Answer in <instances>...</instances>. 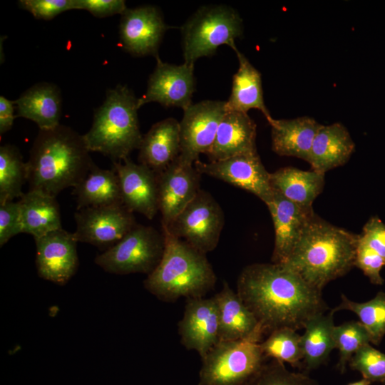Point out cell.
<instances>
[{
    "label": "cell",
    "instance_id": "cell-32",
    "mask_svg": "<svg viewBox=\"0 0 385 385\" xmlns=\"http://www.w3.org/2000/svg\"><path fill=\"white\" fill-rule=\"evenodd\" d=\"M340 304L331 312L349 310L355 313L359 322L368 332L370 341L379 344L385 335V293L379 292L371 300L359 303L349 299L342 294Z\"/></svg>",
    "mask_w": 385,
    "mask_h": 385
},
{
    "label": "cell",
    "instance_id": "cell-16",
    "mask_svg": "<svg viewBox=\"0 0 385 385\" xmlns=\"http://www.w3.org/2000/svg\"><path fill=\"white\" fill-rule=\"evenodd\" d=\"M34 240L38 276L60 285L66 284L78 267V242L74 233L61 228Z\"/></svg>",
    "mask_w": 385,
    "mask_h": 385
},
{
    "label": "cell",
    "instance_id": "cell-20",
    "mask_svg": "<svg viewBox=\"0 0 385 385\" xmlns=\"http://www.w3.org/2000/svg\"><path fill=\"white\" fill-rule=\"evenodd\" d=\"M212 297L218 308L219 341L260 342L264 335L261 326L227 282H225L222 289Z\"/></svg>",
    "mask_w": 385,
    "mask_h": 385
},
{
    "label": "cell",
    "instance_id": "cell-26",
    "mask_svg": "<svg viewBox=\"0 0 385 385\" xmlns=\"http://www.w3.org/2000/svg\"><path fill=\"white\" fill-rule=\"evenodd\" d=\"M17 116L34 121L39 130H49L60 125L61 96L54 84H35L15 101Z\"/></svg>",
    "mask_w": 385,
    "mask_h": 385
},
{
    "label": "cell",
    "instance_id": "cell-42",
    "mask_svg": "<svg viewBox=\"0 0 385 385\" xmlns=\"http://www.w3.org/2000/svg\"><path fill=\"white\" fill-rule=\"evenodd\" d=\"M15 101L0 96V134L9 131L14 123Z\"/></svg>",
    "mask_w": 385,
    "mask_h": 385
},
{
    "label": "cell",
    "instance_id": "cell-5",
    "mask_svg": "<svg viewBox=\"0 0 385 385\" xmlns=\"http://www.w3.org/2000/svg\"><path fill=\"white\" fill-rule=\"evenodd\" d=\"M139 108L138 98L126 86L108 90L104 102L95 111L91 128L83 135L88 150L102 153L113 162L128 158L143 138Z\"/></svg>",
    "mask_w": 385,
    "mask_h": 385
},
{
    "label": "cell",
    "instance_id": "cell-3",
    "mask_svg": "<svg viewBox=\"0 0 385 385\" xmlns=\"http://www.w3.org/2000/svg\"><path fill=\"white\" fill-rule=\"evenodd\" d=\"M359 235L335 226L317 214L281 265L314 289H322L354 267Z\"/></svg>",
    "mask_w": 385,
    "mask_h": 385
},
{
    "label": "cell",
    "instance_id": "cell-34",
    "mask_svg": "<svg viewBox=\"0 0 385 385\" xmlns=\"http://www.w3.org/2000/svg\"><path fill=\"white\" fill-rule=\"evenodd\" d=\"M333 336L335 348L339 351L338 367L343 373L352 356L361 346L371 342L370 337L361 323L355 321L334 326Z\"/></svg>",
    "mask_w": 385,
    "mask_h": 385
},
{
    "label": "cell",
    "instance_id": "cell-14",
    "mask_svg": "<svg viewBox=\"0 0 385 385\" xmlns=\"http://www.w3.org/2000/svg\"><path fill=\"white\" fill-rule=\"evenodd\" d=\"M160 10L152 5L126 9L121 14L119 34L122 48L134 56H158L165 31Z\"/></svg>",
    "mask_w": 385,
    "mask_h": 385
},
{
    "label": "cell",
    "instance_id": "cell-29",
    "mask_svg": "<svg viewBox=\"0 0 385 385\" xmlns=\"http://www.w3.org/2000/svg\"><path fill=\"white\" fill-rule=\"evenodd\" d=\"M22 232L34 239L62 228L59 205L56 197L29 190L19 201Z\"/></svg>",
    "mask_w": 385,
    "mask_h": 385
},
{
    "label": "cell",
    "instance_id": "cell-4",
    "mask_svg": "<svg viewBox=\"0 0 385 385\" xmlns=\"http://www.w3.org/2000/svg\"><path fill=\"white\" fill-rule=\"evenodd\" d=\"M165 240L163 257L143 282L157 298L173 302L181 297H202L215 285L217 277L206 255L162 226Z\"/></svg>",
    "mask_w": 385,
    "mask_h": 385
},
{
    "label": "cell",
    "instance_id": "cell-8",
    "mask_svg": "<svg viewBox=\"0 0 385 385\" xmlns=\"http://www.w3.org/2000/svg\"><path fill=\"white\" fill-rule=\"evenodd\" d=\"M165 240L151 226L136 225L117 243L97 255L95 263L115 274H150L159 264Z\"/></svg>",
    "mask_w": 385,
    "mask_h": 385
},
{
    "label": "cell",
    "instance_id": "cell-13",
    "mask_svg": "<svg viewBox=\"0 0 385 385\" xmlns=\"http://www.w3.org/2000/svg\"><path fill=\"white\" fill-rule=\"evenodd\" d=\"M156 66L149 76L145 94L138 98L140 108L145 103L157 102L164 107H178L183 111L192 103L195 91L194 65L183 63L175 65L156 57Z\"/></svg>",
    "mask_w": 385,
    "mask_h": 385
},
{
    "label": "cell",
    "instance_id": "cell-43",
    "mask_svg": "<svg viewBox=\"0 0 385 385\" xmlns=\"http://www.w3.org/2000/svg\"><path fill=\"white\" fill-rule=\"evenodd\" d=\"M371 383L370 381L363 378L361 380L349 383L348 385H370Z\"/></svg>",
    "mask_w": 385,
    "mask_h": 385
},
{
    "label": "cell",
    "instance_id": "cell-24",
    "mask_svg": "<svg viewBox=\"0 0 385 385\" xmlns=\"http://www.w3.org/2000/svg\"><path fill=\"white\" fill-rule=\"evenodd\" d=\"M269 124L272 149L276 154L307 162L314 138L322 124L309 116L273 119Z\"/></svg>",
    "mask_w": 385,
    "mask_h": 385
},
{
    "label": "cell",
    "instance_id": "cell-6",
    "mask_svg": "<svg viewBox=\"0 0 385 385\" xmlns=\"http://www.w3.org/2000/svg\"><path fill=\"white\" fill-rule=\"evenodd\" d=\"M242 34V19L235 9L225 4L202 6L181 26L184 62L194 65L222 45L232 48Z\"/></svg>",
    "mask_w": 385,
    "mask_h": 385
},
{
    "label": "cell",
    "instance_id": "cell-27",
    "mask_svg": "<svg viewBox=\"0 0 385 385\" xmlns=\"http://www.w3.org/2000/svg\"><path fill=\"white\" fill-rule=\"evenodd\" d=\"M77 210L87 207L123 205L118 175L93 163L86 177L73 188Z\"/></svg>",
    "mask_w": 385,
    "mask_h": 385
},
{
    "label": "cell",
    "instance_id": "cell-15",
    "mask_svg": "<svg viewBox=\"0 0 385 385\" xmlns=\"http://www.w3.org/2000/svg\"><path fill=\"white\" fill-rule=\"evenodd\" d=\"M193 165L178 156L157 174L162 226H169L200 190L201 174Z\"/></svg>",
    "mask_w": 385,
    "mask_h": 385
},
{
    "label": "cell",
    "instance_id": "cell-19",
    "mask_svg": "<svg viewBox=\"0 0 385 385\" xmlns=\"http://www.w3.org/2000/svg\"><path fill=\"white\" fill-rule=\"evenodd\" d=\"M178 333L181 344L202 358L219 342L218 308L214 298L188 299Z\"/></svg>",
    "mask_w": 385,
    "mask_h": 385
},
{
    "label": "cell",
    "instance_id": "cell-9",
    "mask_svg": "<svg viewBox=\"0 0 385 385\" xmlns=\"http://www.w3.org/2000/svg\"><path fill=\"white\" fill-rule=\"evenodd\" d=\"M224 223L220 205L209 192L200 189L173 222L163 227L206 255L216 248Z\"/></svg>",
    "mask_w": 385,
    "mask_h": 385
},
{
    "label": "cell",
    "instance_id": "cell-30",
    "mask_svg": "<svg viewBox=\"0 0 385 385\" xmlns=\"http://www.w3.org/2000/svg\"><path fill=\"white\" fill-rule=\"evenodd\" d=\"M333 314L331 312L315 315L304 325L301 348L307 369H316L324 363L335 348Z\"/></svg>",
    "mask_w": 385,
    "mask_h": 385
},
{
    "label": "cell",
    "instance_id": "cell-21",
    "mask_svg": "<svg viewBox=\"0 0 385 385\" xmlns=\"http://www.w3.org/2000/svg\"><path fill=\"white\" fill-rule=\"evenodd\" d=\"M257 125L247 113L226 111L214 143L206 154L210 161L257 151Z\"/></svg>",
    "mask_w": 385,
    "mask_h": 385
},
{
    "label": "cell",
    "instance_id": "cell-1",
    "mask_svg": "<svg viewBox=\"0 0 385 385\" xmlns=\"http://www.w3.org/2000/svg\"><path fill=\"white\" fill-rule=\"evenodd\" d=\"M237 293L264 334L283 327L304 329L312 317L328 309L320 291L281 264L247 265L238 277Z\"/></svg>",
    "mask_w": 385,
    "mask_h": 385
},
{
    "label": "cell",
    "instance_id": "cell-36",
    "mask_svg": "<svg viewBox=\"0 0 385 385\" xmlns=\"http://www.w3.org/2000/svg\"><path fill=\"white\" fill-rule=\"evenodd\" d=\"M350 367L371 382L385 383V354L369 344L361 346L351 358Z\"/></svg>",
    "mask_w": 385,
    "mask_h": 385
},
{
    "label": "cell",
    "instance_id": "cell-28",
    "mask_svg": "<svg viewBox=\"0 0 385 385\" xmlns=\"http://www.w3.org/2000/svg\"><path fill=\"white\" fill-rule=\"evenodd\" d=\"M324 174L314 170L284 167L270 173V183L274 190L289 200L301 206L312 207L324 189Z\"/></svg>",
    "mask_w": 385,
    "mask_h": 385
},
{
    "label": "cell",
    "instance_id": "cell-40",
    "mask_svg": "<svg viewBox=\"0 0 385 385\" xmlns=\"http://www.w3.org/2000/svg\"><path fill=\"white\" fill-rule=\"evenodd\" d=\"M359 239L385 260V224L378 217L367 221Z\"/></svg>",
    "mask_w": 385,
    "mask_h": 385
},
{
    "label": "cell",
    "instance_id": "cell-12",
    "mask_svg": "<svg viewBox=\"0 0 385 385\" xmlns=\"http://www.w3.org/2000/svg\"><path fill=\"white\" fill-rule=\"evenodd\" d=\"M74 217L77 241L106 250L136 225L133 212L123 205L83 208L77 210Z\"/></svg>",
    "mask_w": 385,
    "mask_h": 385
},
{
    "label": "cell",
    "instance_id": "cell-22",
    "mask_svg": "<svg viewBox=\"0 0 385 385\" xmlns=\"http://www.w3.org/2000/svg\"><path fill=\"white\" fill-rule=\"evenodd\" d=\"M139 163L162 172L180 155V125L173 118H168L152 125L138 148Z\"/></svg>",
    "mask_w": 385,
    "mask_h": 385
},
{
    "label": "cell",
    "instance_id": "cell-37",
    "mask_svg": "<svg viewBox=\"0 0 385 385\" xmlns=\"http://www.w3.org/2000/svg\"><path fill=\"white\" fill-rule=\"evenodd\" d=\"M385 260L359 239L356 250L354 267L359 268L374 284L381 285L384 279L380 274Z\"/></svg>",
    "mask_w": 385,
    "mask_h": 385
},
{
    "label": "cell",
    "instance_id": "cell-7",
    "mask_svg": "<svg viewBox=\"0 0 385 385\" xmlns=\"http://www.w3.org/2000/svg\"><path fill=\"white\" fill-rule=\"evenodd\" d=\"M265 359L258 342L219 341L202 358L198 385H245Z\"/></svg>",
    "mask_w": 385,
    "mask_h": 385
},
{
    "label": "cell",
    "instance_id": "cell-17",
    "mask_svg": "<svg viewBox=\"0 0 385 385\" xmlns=\"http://www.w3.org/2000/svg\"><path fill=\"white\" fill-rule=\"evenodd\" d=\"M274 228V245L272 262L282 264L299 241L306 227L316 214L313 207L297 205L273 189L266 204Z\"/></svg>",
    "mask_w": 385,
    "mask_h": 385
},
{
    "label": "cell",
    "instance_id": "cell-23",
    "mask_svg": "<svg viewBox=\"0 0 385 385\" xmlns=\"http://www.w3.org/2000/svg\"><path fill=\"white\" fill-rule=\"evenodd\" d=\"M354 149V142L342 123L321 125L314 138L307 162L312 170L325 173L344 165Z\"/></svg>",
    "mask_w": 385,
    "mask_h": 385
},
{
    "label": "cell",
    "instance_id": "cell-18",
    "mask_svg": "<svg viewBox=\"0 0 385 385\" xmlns=\"http://www.w3.org/2000/svg\"><path fill=\"white\" fill-rule=\"evenodd\" d=\"M113 168L118 177L123 205L153 220L159 211L157 174L129 158L113 162Z\"/></svg>",
    "mask_w": 385,
    "mask_h": 385
},
{
    "label": "cell",
    "instance_id": "cell-11",
    "mask_svg": "<svg viewBox=\"0 0 385 385\" xmlns=\"http://www.w3.org/2000/svg\"><path fill=\"white\" fill-rule=\"evenodd\" d=\"M180 125V157L192 163L210 150L220 121L226 112L225 101L205 100L185 109Z\"/></svg>",
    "mask_w": 385,
    "mask_h": 385
},
{
    "label": "cell",
    "instance_id": "cell-25",
    "mask_svg": "<svg viewBox=\"0 0 385 385\" xmlns=\"http://www.w3.org/2000/svg\"><path fill=\"white\" fill-rule=\"evenodd\" d=\"M232 48L236 53L239 66L232 77L230 96L225 101L226 111L247 113L250 109H257L270 123L274 118L264 101L261 73L237 49L236 45Z\"/></svg>",
    "mask_w": 385,
    "mask_h": 385
},
{
    "label": "cell",
    "instance_id": "cell-10",
    "mask_svg": "<svg viewBox=\"0 0 385 385\" xmlns=\"http://www.w3.org/2000/svg\"><path fill=\"white\" fill-rule=\"evenodd\" d=\"M196 170L245 190L260 198L265 205L273 195L269 173L257 151L236 155L223 160L205 163L199 159L194 163Z\"/></svg>",
    "mask_w": 385,
    "mask_h": 385
},
{
    "label": "cell",
    "instance_id": "cell-41",
    "mask_svg": "<svg viewBox=\"0 0 385 385\" xmlns=\"http://www.w3.org/2000/svg\"><path fill=\"white\" fill-rule=\"evenodd\" d=\"M127 9L123 0H74V9H83L103 18L122 14Z\"/></svg>",
    "mask_w": 385,
    "mask_h": 385
},
{
    "label": "cell",
    "instance_id": "cell-33",
    "mask_svg": "<svg viewBox=\"0 0 385 385\" xmlns=\"http://www.w3.org/2000/svg\"><path fill=\"white\" fill-rule=\"evenodd\" d=\"M260 347L265 358L287 362L293 366H298L299 361L303 359L301 336L290 328L283 327L272 331L260 343Z\"/></svg>",
    "mask_w": 385,
    "mask_h": 385
},
{
    "label": "cell",
    "instance_id": "cell-35",
    "mask_svg": "<svg viewBox=\"0 0 385 385\" xmlns=\"http://www.w3.org/2000/svg\"><path fill=\"white\" fill-rule=\"evenodd\" d=\"M245 385H319L302 373L288 371L282 362L273 359L264 364Z\"/></svg>",
    "mask_w": 385,
    "mask_h": 385
},
{
    "label": "cell",
    "instance_id": "cell-39",
    "mask_svg": "<svg viewBox=\"0 0 385 385\" xmlns=\"http://www.w3.org/2000/svg\"><path fill=\"white\" fill-rule=\"evenodd\" d=\"M21 232L22 225L19 201L0 204V246L3 247L11 237Z\"/></svg>",
    "mask_w": 385,
    "mask_h": 385
},
{
    "label": "cell",
    "instance_id": "cell-31",
    "mask_svg": "<svg viewBox=\"0 0 385 385\" xmlns=\"http://www.w3.org/2000/svg\"><path fill=\"white\" fill-rule=\"evenodd\" d=\"M26 179V165L18 148L11 145L0 147V204L21 198Z\"/></svg>",
    "mask_w": 385,
    "mask_h": 385
},
{
    "label": "cell",
    "instance_id": "cell-38",
    "mask_svg": "<svg viewBox=\"0 0 385 385\" xmlns=\"http://www.w3.org/2000/svg\"><path fill=\"white\" fill-rule=\"evenodd\" d=\"M19 5L36 19L50 20L63 11L74 9V0H20Z\"/></svg>",
    "mask_w": 385,
    "mask_h": 385
},
{
    "label": "cell",
    "instance_id": "cell-2",
    "mask_svg": "<svg viewBox=\"0 0 385 385\" xmlns=\"http://www.w3.org/2000/svg\"><path fill=\"white\" fill-rule=\"evenodd\" d=\"M89 152L83 135L68 126L39 130L26 163L29 190L56 197L76 187L94 163Z\"/></svg>",
    "mask_w": 385,
    "mask_h": 385
}]
</instances>
